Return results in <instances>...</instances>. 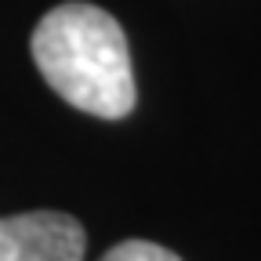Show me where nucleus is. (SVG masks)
I'll use <instances>...</instances> for the list:
<instances>
[{
	"label": "nucleus",
	"instance_id": "1",
	"mask_svg": "<svg viewBox=\"0 0 261 261\" xmlns=\"http://www.w3.org/2000/svg\"><path fill=\"white\" fill-rule=\"evenodd\" d=\"M33 62L47 87L73 109L120 120L135 109V69L123 25L98 4L69 0L33 29Z\"/></svg>",
	"mask_w": 261,
	"mask_h": 261
},
{
	"label": "nucleus",
	"instance_id": "2",
	"mask_svg": "<svg viewBox=\"0 0 261 261\" xmlns=\"http://www.w3.org/2000/svg\"><path fill=\"white\" fill-rule=\"evenodd\" d=\"M87 232L73 214L29 211L0 218V261H84Z\"/></svg>",
	"mask_w": 261,
	"mask_h": 261
},
{
	"label": "nucleus",
	"instance_id": "3",
	"mask_svg": "<svg viewBox=\"0 0 261 261\" xmlns=\"http://www.w3.org/2000/svg\"><path fill=\"white\" fill-rule=\"evenodd\" d=\"M102 261H181V257L160 243H149V240H123L113 250H106Z\"/></svg>",
	"mask_w": 261,
	"mask_h": 261
}]
</instances>
